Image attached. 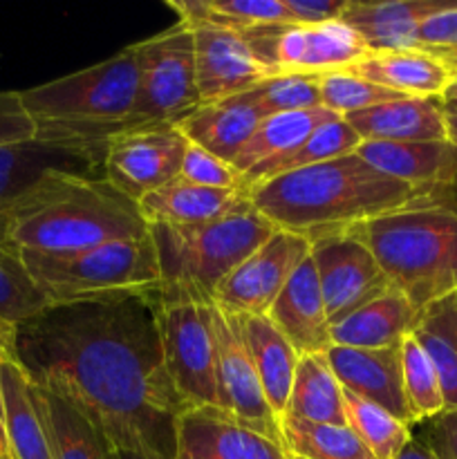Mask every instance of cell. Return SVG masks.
<instances>
[{
	"label": "cell",
	"mask_w": 457,
	"mask_h": 459,
	"mask_svg": "<svg viewBox=\"0 0 457 459\" xmlns=\"http://www.w3.org/2000/svg\"><path fill=\"white\" fill-rule=\"evenodd\" d=\"M175 459H289V453L222 408H188L179 417Z\"/></svg>",
	"instance_id": "e0dca14e"
},
{
	"label": "cell",
	"mask_w": 457,
	"mask_h": 459,
	"mask_svg": "<svg viewBox=\"0 0 457 459\" xmlns=\"http://www.w3.org/2000/svg\"><path fill=\"white\" fill-rule=\"evenodd\" d=\"M148 236L139 204L108 179H63L27 197L7 220V245L18 254H76Z\"/></svg>",
	"instance_id": "3957f363"
},
{
	"label": "cell",
	"mask_w": 457,
	"mask_h": 459,
	"mask_svg": "<svg viewBox=\"0 0 457 459\" xmlns=\"http://www.w3.org/2000/svg\"><path fill=\"white\" fill-rule=\"evenodd\" d=\"M267 316L298 354H325L330 350V321L312 255L287 281Z\"/></svg>",
	"instance_id": "ffe728a7"
},
{
	"label": "cell",
	"mask_w": 457,
	"mask_h": 459,
	"mask_svg": "<svg viewBox=\"0 0 457 459\" xmlns=\"http://www.w3.org/2000/svg\"><path fill=\"white\" fill-rule=\"evenodd\" d=\"M49 305L157 294L161 285L151 233L76 254H18Z\"/></svg>",
	"instance_id": "52a82bcc"
},
{
	"label": "cell",
	"mask_w": 457,
	"mask_h": 459,
	"mask_svg": "<svg viewBox=\"0 0 457 459\" xmlns=\"http://www.w3.org/2000/svg\"><path fill=\"white\" fill-rule=\"evenodd\" d=\"M258 61L272 74H327L354 65L367 54L366 45L343 21L323 25L276 22L237 30Z\"/></svg>",
	"instance_id": "9c48e42d"
},
{
	"label": "cell",
	"mask_w": 457,
	"mask_h": 459,
	"mask_svg": "<svg viewBox=\"0 0 457 459\" xmlns=\"http://www.w3.org/2000/svg\"><path fill=\"white\" fill-rule=\"evenodd\" d=\"M280 430L282 446L294 459H375L345 424H314L285 415Z\"/></svg>",
	"instance_id": "836d02e7"
},
{
	"label": "cell",
	"mask_w": 457,
	"mask_h": 459,
	"mask_svg": "<svg viewBox=\"0 0 457 459\" xmlns=\"http://www.w3.org/2000/svg\"><path fill=\"white\" fill-rule=\"evenodd\" d=\"M49 307L18 251L0 247V343L16 359V334Z\"/></svg>",
	"instance_id": "4dcf8cb0"
},
{
	"label": "cell",
	"mask_w": 457,
	"mask_h": 459,
	"mask_svg": "<svg viewBox=\"0 0 457 459\" xmlns=\"http://www.w3.org/2000/svg\"><path fill=\"white\" fill-rule=\"evenodd\" d=\"M12 354L7 352L3 343H0V363L4 361ZM0 459H12V453H9V444H7V430H4V412H3V393H0Z\"/></svg>",
	"instance_id": "7dc6e473"
},
{
	"label": "cell",
	"mask_w": 457,
	"mask_h": 459,
	"mask_svg": "<svg viewBox=\"0 0 457 459\" xmlns=\"http://www.w3.org/2000/svg\"><path fill=\"white\" fill-rule=\"evenodd\" d=\"M358 143H361V139L349 128L348 121L339 115H332L318 128H314V133L305 139L303 146L296 148L294 152H289L282 160L272 161V164L260 166L254 173L245 175L242 178V191L258 182H267V179L278 178L282 173H291V170L307 169V166L352 155L358 148Z\"/></svg>",
	"instance_id": "d6a6232c"
},
{
	"label": "cell",
	"mask_w": 457,
	"mask_h": 459,
	"mask_svg": "<svg viewBox=\"0 0 457 459\" xmlns=\"http://www.w3.org/2000/svg\"><path fill=\"white\" fill-rule=\"evenodd\" d=\"M179 178L184 182L197 184V186L242 191V175L233 169V164L211 155L209 151L195 146V143H188L186 146Z\"/></svg>",
	"instance_id": "60d3db41"
},
{
	"label": "cell",
	"mask_w": 457,
	"mask_h": 459,
	"mask_svg": "<svg viewBox=\"0 0 457 459\" xmlns=\"http://www.w3.org/2000/svg\"><path fill=\"white\" fill-rule=\"evenodd\" d=\"M245 195L273 227L309 242L428 200L419 188L370 169L357 152L258 182Z\"/></svg>",
	"instance_id": "7a4b0ae2"
},
{
	"label": "cell",
	"mask_w": 457,
	"mask_h": 459,
	"mask_svg": "<svg viewBox=\"0 0 457 459\" xmlns=\"http://www.w3.org/2000/svg\"><path fill=\"white\" fill-rule=\"evenodd\" d=\"M412 336L433 361L446 411H457V294L426 307Z\"/></svg>",
	"instance_id": "1f68e13d"
},
{
	"label": "cell",
	"mask_w": 457,
	"mask_h": 459,
	"mask_svg": "<svg viewBox=\"0 0 457 459\" xmlns=\"http://www.w3.org/2000/svg\"><path fill=\"white\" fill-rule=\"evenodd\" d=\"M242 339L254 361L255 375L263 385L264 399L278 420H282L294 384L300 354L280 334L269 316H237Z\"/></svg>",
	"instance_id": "83f0119b"
},
{
	"label": "cell",
	"mask_w": 457,
	"mask_h": 459,
	"mask_svg": "<svg viewBox=\"0 0 457 459\" xmlns=\"http://www.w3.org/2000/svg\"><path fill=\"white\" fill-rule=\"evenodd\" d=\"M211 303H160L166 372L188 408H218V359Z\"/></svg>",
	"instance_id": "8fae6325"
},
{
	"label": "cell",
	"mask_w": 457,
	"mask_h": 459,
	"mask_svg": "<svg viewBox=\"0 0 457 459\" xmlns=\"http://www.w3.org/2000/svg\"><path fill=\"white\" fill-rule=\"evenodd\" d=\"M191 27L195 36V72L202 103L236 97L269 76L267 67L258 61L237 30L209 21Z\"/></svg>",
	"instance_id": "2e32d148"
},
{
	"label": "cell",
	"mask_w": 457,
	"mask_h": 459,
	"mask_svg": "<svg viewBox=\"0 0 457 459\" xmlns=\"http://www.w3.org/2000/svg\"><path fill=\"white\" fill-rule=\"evenodd\" d=\"M439 101H442L444 110H453L457 112V72L453 74L451 83H448V88L444 90V94L439 97Z\"/></svg>",
	"instance_id": "c3c4849f"
},
{
	"label": "cell",
	"mask_w": 457,
	"mask_h": 459,
	"mask_svg": "<svg viewBox=\"0 0 457 459\" xmlns=\"http://www.w3.org/2000/svg\"><path fill=\"white\" fill-rule=\"evenodd\" d=\"M139 72L134 126L177 124L202 106L195 72V36L177 21L148 39L130 45Z\"/></svg>",
	"instance_id": "ba28073f"
},
{
	"label": "cell",
	"mask_w": 457,
	"mask_h": 459,
	"mask_svg": "<svg viewBox=\"0 0 457 459\" xmlns=\"http://www.w3.org/2000/svg\"><path fill=\"white\" fill-rule=\"evenodd\" d=\"M394 459H439V457L435 455V453L430 451V448L426 446V444L421 442V439L417 437L415 433H412L410 442H408L406 446H403V451L399 453V455L394 457Z\"/></svg>",
	"instance_id": "bcb514c9"
},
{
	"label": "cell",
	"mask_w": 457,
	"mask_h": 459,
	"mask_svg": "<svg viewBox=\"0 0 457 459\" xmlns=\"http://www.w3.org/2000/svg\"><path fill=\"white\" fill-rule=\"evenodd\" d=\"M40 390L45 420L52 435L54 459H110L106 439L65 399Z\"/></svg>",
	"instance_id": "8d00e7d4"
},
{
	"label": "cell",
	"mask_w": 457,
	"mask_h": 459,
	"mask_svg": "<svg viewBox=\"0 0 457 459\" xmlns=\"http://www.w3.org/2000/svg\"><path fill=\"white\" fill-rule=\"evenodd\" d=\"M166 7L177 13V21L188 25L209 21L233 30H246L291 22L282 0H168Z\"/></svg>",
	"instance_id": "e575fe53"
},
{
	"label": "cell",
	"mask_w": 457,
	"mask_h": 459,
	"mask_svg": "<svg viewBox=\"0 0 457 459\" xmlns=\"http://www.w3.org/2000/svg\"><path fill=\"white\" fill-rule=\"evenodd\" d=\"M289 459H294V457H289Z\"/></svg>",
	"instance_id": "db71d44e"
},
{
	"label": "cell",
	"mask_w": 457,
	"mask_h": 459,
	"mask_svg": "<svg viewBox=\"0 0 457 459\" xmlns=\"http://www.w3.org/2000/svg\"><path fill=\"white\" fill-rule=\"evenodd\" d=\"M417 437L439 459H457V411H444L442 415L421 421Z\"/></svg>",
	"instance_id": "ee69618b"
},
{
	"label": "cell",
	"mask_w": 457,
	"mask_h": 459,
	"mask_svg": "<svg viewBox=\"0 0 457 459\" xmlns=\"http://www.w3.org/2000/svg\"><path fill=\"white\" fill-rule=\"evenodd\" d=\"M354 152L370 169L419 188L428 200L457 178V151L448 142H361Z\"/></svg>",
	"instance_id": "d6986e66"
},
{
	"label": "cell",
	"mask_w": 457,
	"mask_h": 459,
	"mask_svg": "<svg viewBox=\"0 0 457 459\" xmlns=\"http://www.w3.org/2000/svg\"><path fill=\"white\" fill-rule=\"evenodd\" d=\"M276 231L269 220L246 202L242 209L204 224H152L148 227L157 251L161 305L213 303L224 281Z\"/></svg>",
	"instance_id": "8992f818"
},
{
	"label": "cell",
	"mask_w": 457,
	"mask_h": 459,
	"mask_svg": "<svg viewBox=\"0 0 457 459\" xmlns=\"http://www.w3.org/2000/svg\"><path fill=\"white\" fill-rule=\"evenodd\" d=\"M330 117L332 112L325 108L264 117L255 133L249 137V142L245 143L240 155L236 157L233 169L245 178L260 166L282 160L296 148L303 146V142L314 133V128H318Z\"/></svg>",
	"instance_id": "f1b7e54d"
},
{
	"label": "cell",
	"mask_w": 457,
	"mask_h": 459,
	"mask_svg": "<svg viewBox=\"0 0 457 459\" xmlns=\"http://www.w3.org/2000/svg\"><path fill=\"white\" fill-rule=\"evenodd\" d=\"M457 48V3L426 18L417 30V49L439 54Z\"/></svg>",
	"instance_id": "b9f144b4"
},
{
	"label": "cell",
	"mask_w": 457,
	"mask_h": 459,
	"mask_svg": "<svg viewBox=\"0 0 457 459\" xmlns=\"http://www.w3.org/2000/svg\"><path fill=\"white\" fill-rule=\"evenodd\" d=\"M312 242L298 233L276 231L215 291L213 303L236 316H267L296 269L307 260Z\"/></svg>",
	"instance_id": "5bb4252c"
},
{
	"label": "cell",
	"mask_w": 457,
	"mask_h": 459,
	"mask_svg": "<svg viewBox=\"0 0 457 459\" xmlns=\"http://www.w3.org/2000/svg\"><path fill=\"white\" fill-rule=\"evenodd\" d=\"M453 0H348L341 21L358 34L367 52L417 49V30Z\"/></svg>",
	"instance_id": "7402d4cb"
},
{
	"label": "cell",
	"mask_w": 457,
	"mask_h": 459,
	"mask_svg": "<svg viewBox=\"0 0 457 459\" xmlns=\"http://www.w3.org/2000/svg\"><path fill=\"white\" fill-rule=\"evenodd\" d=\"M401 372H403V393H406L408 406H410L415 426L442 415L444 406L442 385H439L437 372L426 350L421 348L415 336H406L401 343Z\"/></svg>",
	"instance_id": "74e56055"
},
{
	"label": "cell",
	"mask_w": 457,
	"mask_h": 459,
	"mask_svg": "<svg viewBox=\"0 0 457 459\" xmlns=\"http://www.w3.org/2000/svg\"><path fill=\"white\" fill-rule=\"evenodd\" d=\"M435 56L442 58V61L446 63L448 67H451L453 74H455V72H457V48L455 49H448V52H439V54H435Z\"/></svg>",
	"instance_id": "816d5d0a"
},
{
	"label": "cell",
	"mask_w": 457,
	"mask_h": 459,
	"mask_svg": "<svg viewBox=\"0 0 457 459\" xmlns=\"http://www.w3.org/2000/svg\"><path fill=\"white\" fill-rule=\"evenodd\" d=\"M263 119V110L246 97V92H242L224 101L202 103L175 126L188 143H195L233 164Z\"/></svg>",
	"instance_id": "d4e9b609"
},
{
	"label": "cell",
	"mask_w": 457,
	"mask_h": 459,
	"mask_svg": "<svg viewBox=\"0 0 457 459\" xmlns=\"http://www.w3.org/2000/svg\"><path fill=\"white\" fill-rule=\"evenodd\" d=\"M341 388L376 403L403 424L415 429L410 406L403 393L401 345L381 350H354L332 345L325 352Z\"/></svg>",
	"instance_id": "ac0fdd59"
},
{
	"label": "cell",
	"mask_w": 457,
	"mask_h": 459,
	"mask_svg": "<svg viewBox=\"0 0 457 459\" xmlns=\"http://www.w3.org/2000/svg\"><path fill=\"white\" fill-rule=\"evenodd\" d=\"M285 415L314 424H345L343 388L325 354H300Z\"/></svg>",
	"instance_id": "f546056e"
},
{
	"label": "cell",
	"mask_w": 457,
	"mask_h": 459,
	"mask_svg": "<svg viewBox=\"0 0 457 459\" xmlns=\"http://www.w3.org/2000/svg\"><path fill=\"white\" fill-rule=\"evenodd\" d=\"M309 255L316 267L330 325L390 287L375 254L349 231L318 238L312 242Z\"/></svg>",
	"instance_id": "9a60e30c"
},
{
	"label": "cell",
	"mask_w": 457,
	"mask_h": 459,
	"mask_svg": "<svg viewBox=\"0 0 457 459\" xmlns=\"http://www.w3.org/2000/svg\"><path fill=\"white\" fill-rule=\"evenodd\" d=\"M186 146V137L175 124L128 128L106 143L103 178L139 202L179 178Z\"/></svg>",
	"instance_id": "7c38bea8"
},
{
	"label": "cell",
	"mask_w": 457,
	"mask_h": 459,
	"mask_svg": "<svg viewBox=\"0 0 457 459\" xmlns=\"http://www.w3.org/2000/svg\"><path fill=\"white\" fill-rule=\"evenodd\" d=\"M419 316V309L401 291L388 287L384 294L330 325V341L336 348H397L415 332Z\"/></svg>",
	"instance_id": "603a6c76"
},
{
	"label": "cell",
	"mask_w": 457,
	"mask_h": 459,
	"mask_svg": "<svg viewBox=\"0 0 457 459\" xmlns=\"http://www.w3.org/2000/svg\"><path fill=\"white\" fill-rule=\"evenodd\" d=\"M0 393L12 459H54L40 390L13 357L0 363Z\"/></svg>",
	"instance_id": "44dd1931"
},
{
	"label": "cell",
	"mask_w": 457,
	"mask_h": 459,
	"mask_svg": "<svg viewBox=\"0 0 457 459\" xmlns=\"http://www.w3.org/2000/svg\"><path fill=\"white\" fill-rule=\"evenodd\" d=\"M345 70L390 92L415 99H439L453 79L451 67L424 49L367 52Z\"/></svg>",
	"instance_id": "484cf974"
},
{
	"label": "cell",
	"mask_w": 457,
	"mask_h": 459,
	"mask_svg": "<svg viewBox=\"0 0 457 459\" xmlns=\"http://www.w3.org/2000/svg\"><path fill=\"white\" fill-rule=\"evenodd\" d=\"M318 83H321L323 108L339 117H348L352 112L367 110V108L401 97V94L390 92V90L370 83L348 70L318 74Z\"/></svg>",
	"instance_id": "ab89813d"
},
{
	"label": "cell",
	"mask_w": 457,
	"mask_h": 459,
	"mask_svg": "<svg viewBox=\"0 0 457 459\" xmlns=\"http://www.w3.org/2000/svg\"><path fill=\"white\" fill-rule=\"evenodd\" d=\"M137 92L139 72L128 45L97 65L21 90V99L39 142L106 146L115 134L137 128Z\"/></svg>",
	"instance_id": "277c9868"
},
{
	"label": "cell",
	"mask_w": 457,
	"mask_h": 459,
	"mask_svg": "<svg viewBox=\"0 0 457 459\" xmlns=\"http://www.w3.org/2000/svg\"><path fill=\"white\" fill-rule=\"evenodd\" d=\"M245 191H222V188H206L197 184L184 182L182 178L173 179L166 186L148 193L139 200V213L152 224H204L224 218L246 204Z\"/></svg>",
	"instance_id": "4316f807"
},
{
	"label": "cell",
	"mask_w": 457,
	"mask_h": 459,
	"mask_svg": "<svg viewBox=\"0 0 457 459\" xmlns=\"http://www.w3.org/2000/svg\"><path fill=\"white\" fill-rule=\"evenodd\" d=\"M34 124L22 106L21 90H0V146L34 139Z\"/></svg>",
	"instance_id": "7bdbcfd3"
},
{
	"label": "cell",
	"mask_w": 457,
	"mask_h": 459,
	"mask_svg": "<svg viewBox=\"0 0 457 459\" xmlns=\"http://www.w3.org/2000/svg\"><path fill=\"white\" fill-rule=\"evenodd\" d=\"M419 312L457 294V206L421 200L349 229Z\"/></svg>",
	"instance_id": "5b68a950"
},
{
	"label": "cell",
	"mask_w": 457,
	"mask_h": 459,
	"mask_svg": "<svg viewBox=\"0 0 457 459\" xmlns=\"http://www.w3.org/2000/svg\"><path fill=\"white\" fill-rule=\"evenodd\" d=\"M444 112H446L448 143H453V146H455V151H457V112H453V110H444ZM446 191H457V178H455V182H453V186L446 188ZM437 195H439V193H437Z\"/></svg>",
	"instance_id": "681fc988"
},
{
	"label": "cell",
	"mask_w": 457,
	"mask_h": 459,
	"mask_svg": "<svg viewBox=\"0 0 457 459\" xmlns=\"http://www.w3.org/2000/svg\"><path fill=\"white\" fill-rule=\"evenodd\" d=\"M343 119L361 142H448L439 99L399 97Z\"/></svg>",
	"instance_id": "cb8c5ba5"
},
{
	"label": "cell",
	"mask_w": 457,
	"mask_h": 459,
	"mask_svg": "<svg viewBox=\"0 0 457 459\" xmlns=\"http://www.w3.org/2000/svg\"><path fill=\"white\" fill-rule=\"evenodd\" d=\"M430 202H442V204L457 206V191H444L439 193V195H435Z\"/></svg>",
	"instance_id": "f5cc1de1"
},
{
	"label": "cell",
	"mask_w": 457,
	"mask_h": 459,
	"mask_svg": "<svg viewBox=\"0 0 457 459\" xmlns=\"http://www.w3.org/2000/svg\"><path fill=\"white\" fill-rule=\"evenodd\" d=\"M209 312L215 336V359H218V408L249 429L282 444L280 420L273 415L264 399L254 361L242 339L237 316L224 312L215 303L209 305Z\"/></svg>",
	"instance_id": "4fadbf2b"
},
{
	"label": "cell",
	"mask_w": 457,
	"mask_h": 459,
	"mask_svg": "<svg viewBox=\"0 0 457 459\" xmlns=\"http://www.w3.org/2000/svg\"><path fill=\"white\" fill-rule=\"evenodd\" d=\"M108 457L110 459H157L152 455H146L142 451H130V448H112L108 446Z\"/></svg>",
	"instance_id": "f907efd6"
},
{
	"label": "cell",
	"mask_w": 457,
	"mask_h": 459,
	"mask_svg": "<svg viewBox=\"0 0 457 459\" xmlns=\"http://www.w3.org/2000/svg\"><path fill=\"white\" fill-rule=\"evenodd\" d=\"M246 97L263 110L264 117L323 108L318 74H272L246 90Z\"/></svg>",
	"instance_id": "f35d334b"
},
{
	"label": "cell",
	"mask_w": 457,
	"mask_h": 459,
	"mask_svg": "<svg viewBox=\"0 0 457 459\" xmlns=\"http://www.w3.org/2000/svg\"><path fill=\"white\" fill-rule=\"evenodd\" d=\"M106 146L30 142L0 146V247H9L7 220L36 191L63 179L103 178ZM12 249V247H9Z\"/></svg>",
	"instance_id": "30bf717a"
},
{
	"label": "cell",
	"mask_w": 457,
	"mask_h": 459,
	"mask_svg": "<svg viewBox=\"0 0 457 459\" xmlns=\"http://www.w3.org/2000/svg\"><path fill=\"white\" fill-rule=\"evenodd\" d=\"M296 25H323V22L341 21L348 0H282Z\"/></svg>",
	"instance_id": "f6af8a7d"
},
{
	"label": "cell",
	"mask_w": 457,
	"mask_h": 459,
	"mask_svg": "<svg viewBox=\"0 0 457 459\" xmlns=\"http://www.w3.org/2000/svg\"><path fill=\"white\" fill-rule=\"evenodd\" d=\"M345 426L361 439L375 459H394L412 439L415 429L390 415L376 403L343 388Z\"/></svg>",
	"instance_id": "d590c367"
},
{
	"label": "cell",
	"mask_w": 457,
	"mask_h": 459,
	"mask_svg": "<svg viewBox=\"0 0 457 459\" xmlns=\"http://www.w3.org/2000/svg\"><path fill=\"white\" fill-rule=\"evenodd\" d=\"M16 361L108 446L175 459L188 406L166 372L157 294L49 305L18 330Z\"/></svg>",
	"instance_id": "6da1fadb"
}]
</instances>
